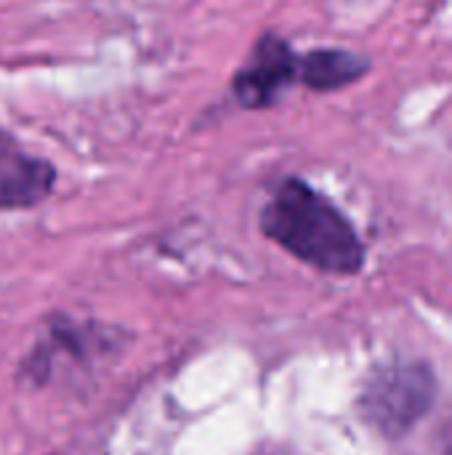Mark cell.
<instances>
[{
  "mask_svg": "<svg viewBox=\"0 0 452 455\" xmlns=\"http://www.w3.org/2000/svg\"><path fill=\"white\" fill-rule=\"evenodd\" d=\"M301 56L282 40L280 35H261L245 59V64L234 72L232 91L245 109H266L274 107L282 93L298 80Z\"/></svg>",
  "mask_w": 452,
  "mask_h": 455,
  "instance_id": "obj_2",
  "label": "cell"
},
{
  "mask_svg": "<svg viewBox=\"0 0 452 455\" xmlns=\"http://www.w3.org/2000/svg\"><path fill=\"white\" fill-rule=\"evenodd\" d=\"M429 403V381L426 373L418 368H394L384 376H378L368 395L365 408L370 419L389 432L405 429Z\"/></svg>",
  "mask_w": 452,
  "mask_h": 455,
  "instance_id": "obj_3",
  "label": "cell"
},
{
  "mask_svg": "<svg viewBox=\"0 0 452 455\" xmlns=\"http://www.w3.org/2000/svg\"><path fill=\"white\" fill-rule=\"evenodd\" d=\"M261 229L296 259L336 275H354L365 248L349 219L301 179H285L261 213Z\"/></svg>",
  "mask_w": 452,
  "mask_h": 455,
  "instance_id": "obj_1",
  "label": "cell"
},
{
  "mask_svg": "<svg viewBox=\"0 0 452 455\" xmlns=\"http://www.w3.org/2000/svg\"><path fill=\"white\" fill-rule=\"evenodd\" d=\"M56 181L48 160L29 155L0 131V208H32L43 203Z\"/></svg>",
  "mask_w": 452,
  "mask_h": 455,
  "instance_id": "obj_4",
  "label": "cell"
},
{
  "mask_svg": "<svg viewBox=\"0 0 452 455\" xmlns=\"http://www.w3.org/2000/svg\"><path fill=\"white\" fill-rule=\"evenodd\" d=\"M370 72V61L346 48H317L301 56L298 80L317 93L341 91Z\"/></svg>",
  "mask_w": 452,
  "mask_h": 455,
  "instance_id": "obj_5",
  "label": "cell"
}]
</instances>
